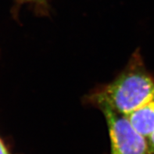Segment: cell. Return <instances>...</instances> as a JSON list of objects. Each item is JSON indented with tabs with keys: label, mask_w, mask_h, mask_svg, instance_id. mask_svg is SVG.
Instances as JSON below:
<instances>
[{
	"label": "cell",
	"mask_w": 154,
	"mask_h": 154,
	"mask_svg": "<svg viewBox=\"0 0 154 154\" xmlns=\"http://www.w3.org/2000/svg\"><path fill=\"white\" fill-rule=\"evenodd\" d=\"M154 97V79L145 68L139 54H133L125 70L95 93L96 105L106 106L127 116Z\"/></svg>",
	"instance_id": "1"
},
{
	"label": "cell",
	"mask_w": 154,
	"mask_h": 154,
	"mask_svg": "<svg viewBox=\"0 0 154 154\" xmlns=\"http://www.w3.org/2000/svg\"><path fill=\"white\" fill-rule=\"evenodd\" d=\"M99 108L107 124L111 154H149L146 138L134 128L126 116L106 106Z\"/></svg>",
	"instance_id": "2"
},
{
	"label": "cell",
	"mask_w": 154,
	"mask_h": 154,
	"mask_svg": "<svg viewBox=\"0 0 154 154\" xmlns=\"http://www.w3.org/2000/svg\"><path fill=\"white\" fill-rule=\"evenodd\" d=\"M126 117L134 128L147 139L154 132V97Z\"/></svg>",
	"instance_id": "3"
},
{
	"label": "cell",
	"mask_w": 154,
	"mask_h": 154,
	"mask_svg": "<svg viewBox=\"0 0 154 154\" xmlns=\"http://www.w3.org/2000/svg\"><path fill=\"white\" fill-rule=\"evenodd\" d=\"M148 143V153L154 154V132L147 138Z\"/></svg>",
	"instance_id": "4"
},
{
	"label": "cell",
	"mask_w": 154,
	"mask_h": 154,
	"mask_svg": "<svg viewBox=\"0 0 154 154\" xmlns=\"http://www.w3.org/2000/svg\"><path fill=\"white\" fill-rule=\"evenodd\" d=\"M0 154H10L1 139H0Z\"/></svg>",
	"instance_id": "5"
}]
</instances>
